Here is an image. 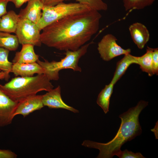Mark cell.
Instances as JSON below:
<instances>
[{
    "mask_svg": "<svg viewBox=\"0 0 158 158\" xmlns=\"http://www.w3.org/2000/svg\"><path fill=\"white\" fill-rule=\"evenodd\" d=\"M101 17L92 10L66 16L42 30L41 42L60 50H77L97 32Z\"/></svg>",
    "mask_w": 158,
    "mask_h": 158,
    "instance_id": "cell-1",
    "label": "cell"
},
{
    "mask_svg": "<svg viewBox=\"0 0 158 158\" xmlns=\"http://www.w3.org/2000/svg\"><path fill=\"white\" fill-rule=\"evenodd\" d=\"M147 102L140 101L135 107L120 115L121 120L120 127L114 137L109 142L99 143L89 140L84 141L82 145L98 149L97 158H111L116 155L121 150L122 146L141 133L142 130L139 120L141 111L148 105Z\"/></svg>",
    "mask_w": 158,
    "mask_h": 158,
    "instance_id": "cell-2",
    "label": "cell"
},
{
    "mask_svg": "<svg viewBox=\"0 0 158 158\" xmlns=\"http://www.w3.org/2000/svg\"><path fill=\"white\" fill-rule=\"evenodd\" d=\"M44 74L31 77H17L4 85L0 84V89L13 100L19 102L40 92L49 91L54 86Z\"/></svg>",
    "mask_w": 158,
    "mask_h": 158,
    "instance_id": "cell-3",
    "label": "cell"
},
{
    "mask_svg": "<svg viewBox=\"0 0 158 158\" xmlns=\"http://www.w3.org/2000/svg\"><path fill=\"white\" fill-rule=\"evenodd\" d=\"M93 43L92 42L84 44L76 51H66L65 56L60 61L49 62L44 59V61H42L39 59L37 62L44 69V74L50 80H57L59 79V73L61 70L70 69L74 71H82L81 68L78 66V62L87 52L89 45Z\"/></svg>",
    "mask_w": 158,
    "mask_h": 158,
    "instance_id": "cell-4",
    "label": "cell"
},
{
    "mask_svg": "<svg viewBox=\"0 0 158 158\" xmlns=\"http://www.w3.org/2000/svg\"><path fill=\"white\" fill-rule=\"evenodd\" d=\"M91 9L79 3L61 2L54 6H44L42 15L36 24L40 31L49 24L67 16L85 12Z\"/></svg>",
    "mask_w": 158,
    "mask_h": 158,
    "instance_id": "cell-5",
    "label": "cell"
},
{
    "mask_svg": "<svg viewBox=\"0 0 158 158\" xmlns=\"http://www.w3.org/2000/svg\"><path fill=\"white\" fill-rule=\"evenodd\" d=\"M40 31L36 24L19 18L15 33L20 44H30L40 47L42 44Z\"/></svg>",
    "mask_w": 158,
    "mask_h": 158,
    "instance_id": "cell-6",
    "label": "cell"
},
{
    "mask_svg": "<svg viewBox=\"0 0 158 158\" xmlns=\"http://www.w3.org/2000/svg\"><path fill=\"white\" fill-rule=\"evenodd\" d=\"M117 40L113 35L108 34L98 42L97 49L103 60L109 61L117 56L130 54L131 49L122 48L116 42Z\"/></svg>",
    "mask_w": 158,
    "mask_h": 158,
    "instance_id": "cell-7",
    "label": "cell"
},
{
    "mask_svg": "<svg viewBox=\"0 0 158 158\" xmlns=\"http://www.w3.org/2000/svg\"><path fill=\"white\" fill-rule=\"evenodd\" d=\"M18 103L11 99L0 89V127L11 123Z\"/></svg>",
    "mask_w": 158,
    "mask_h": 158,
    "instance_id": "cell-8",
    "label": "cell"
},
{
    "mask_svg": "<svg viewBox=\"0 0 158 158\" xmlns=\"http://www.w3.org/2000/svg\"><path fill=\"white\" fill-rule=\"evenodd\" d=\"M42 95H35L28 97L18 102L13 116L20 115L24 117L34 111L41 109L44 106Z\"/></svg>",
    "mask_w": 158,
    "mask_h": 158,
    "instance_id": "cell-9",
    "label": "cell"
},
{
    "mask_svg": "<svg viewBox=\"0 0 158 158\" xmlns=\"http://www.w3.org/2000/svg\"><path fill=\"white\" fill-rule=\"evenodd\" d=\"M42 102L44 106L49 108H61L75 113L79 112L78 110L67 105L63 101L61 97V88L59 85L42 95Z\"/></svg>",
    "mask_w": 158,
    "mask_h": 158,
    "instance_id": "cell-10",
    "label": "cell"
},
{
    "mask_svg": "<svg viewBox=\"0 0 158 158\" xmlns=\"http://www.w3.org/2000/svg\"><path fill=\"white\" fill-rule=\"evenodd\" d=\"M43 6L40 0H30L26 6L20 10L18 15L20 18L27 19L36 24L41 17Z\"/></svg>",
    "mask_w": 158,
    "mask_h": 158,
    "instance_id": "cell-11",
    "label": "cell"
},
{
    "mask_svg": "<svg viewBox=\"0 0 158 158\" xmlns=\"http://www.w3.org/2000/svg\"><path fill=\"white\" fill-rule=\"evenodd\" d=\"M129 30L133 42L139 49H143L150 37L147 27L142 23L136 22L130 26Z\"/></svg>",
    "mask_w": 158,
    "mask_h": 158,
    "instance_id": "cell-12",
    "label": "cell"
},
{
    "mask_svg": "<svg viewBox=\"0 0 158 158\" xmlns=\"http://www.w3.org/2000/svg\"><path fill=\"white\" fill-rule=\"evenodd\" d=\"M11 72L16 77H31L35 74H44V70L37 62L31 63H13Z\"/></svg>",
    "mask_w": 158,
    "mask_h": 158,
    "instance_id": "cell-13",
    "label": "cell"
},
{
    "mask_svg": "<svg viewBox=\"0 0 158 158\" xmlns=\"http://www.w3.org/2000/svg\"><path fill=\"white\" fill-rule=\"evenodd\" d=\"M34 45L30 44L22 45L20 51L16 52L12 60L13 63H31L36 62L39 56L35 52Z\"/></svg>",
    "mask_w": 158,
    "mask_h": 158,
    "instance_id": "cell-14",
    "label": "cell"
},
{
    "mask_svg": "<svg viewBox=\"0 0 158 158\" xmlns=\"http://www.w3.org/2000/svg\"><path fill=\"white\" fill-rule=\"evenodd\" d=\"M19 17L13 10H10L0 17V31L15 33Z\"/></svg>",
    "mask_w": 158,
    "mask_h": 158,
    "instance_id": "cell-15",
    "label": "cell"
},
{
    "mask_svg": "<svg viewBox=\"0 0 158 158\" xmlns=\"http://www.w3.org/2000/svg\"><path fill=\"white\" fill-rule=\"evenodd\" d=\"M133 63L137 64L135 56L130 54L124 55L117 62L116 70L111 83L114 85L125 74L129 66Z\"/></svg>",
    "mask_w": 158,
    "mask_h": 158,
    "instance_id": "cell-16",
    "label": "cell"
},
{
    "mask_svg": "<svg viewBox=\"0 0 158 158\" xmlns=\"http://www.w3.org/2000/svg\"><path fill=\"white\" fill-rule=\"evenodd\" d=\"M114 85L110 82L106 85L98 95L97 103L107 114L109 111L110 100L113 93Z\"/></svg>",
    "mask_w": 158,
    "mask_h": 158,
    "instance_id": "cell-17",
    "label": "cell"
},
{
    "mask_svg": "<svg viewBox=\"0 0 158 158\" xmlns=\"http://www.w3.org/2000/svg\"><path fill=\"white\" fill-rule=\"evenodd\" d=\"M153 48L147 47L146 52L140 56H136L137 64L143 72L147 73L150 76L153 75L152 68V53Z\"/></svg>",
    "mask_w": 158,
    "mask_h": 158,
    "instance_id": "cell-18",
    "label": "cell"
},
{
    "mask_svg": "<svg viewBox=\"0 0 158 158\" xmlns=\"http://www.w3.org/2000/svg\"><path fill=\"white\" fill-rule=\"evenodd\" d=\"M19 43L16 35L0 31V47L15 51L18 48Z\"/></svg>",
    "mask_w": 158,
    "mask_h": 158,
    "instance_id": "cell-19",
    "label": "cell"
},
{
    "mask_svg": "<svg viewBox=\"0 0 158 158\" xmlns=\"http://www.w3.org/2000/svg\"><path fill=\"white\" fill-rule=\"evenodd\" d=\"M156 0H123V5L126 11L140 10L152 5Z\"/></svg>",
    "mask_w": 158,
    "mask_h": 158,
    "instance_id": "cell-20",
    "label": "cell"
},
{
    "mask_svg": "<svg viewBox=\"0 0 158 158\" xmlns=\"http://www.w3.org/2000/svg\"><path fill=\"white\" fill-rule=\"evenodd\" d=\"M9 51L7 49L0 47V70L9 73L11 72L13 64L8 59Z\"/></svg>",
    "mask_w": 158,
    "mask_h": 158,
    "instance_id": "cell-21",
    "label": "cell"
},
{
    "mask_svg": "<svg viewBox=\"0 0 158 158\" xmlns=\"http://www.w3.org/2000/svg\"><path fill=\"white\" fill-rule=\"evenodd\" d=\"M79 3L85 5L91 9L97 11H106L108 9V5L102 0H74Z\"/></svg>",
    "mask_w": 158,
    "mask_h": 158,
    "instance_id": "cell-22",
    "label": "cell"
},
{
    "mask_svg": "<svg viewBox=\"0 0 158 158\" xmlns=\"http://www.w3.org/2000/svg\"><path fill=\"white\" fill-rule=\"evenodd\" d=\"M119 158H145L140 152L135 153L126 149L121 150L116 155Z\"/></svg>",
    "mask_w": 158,
    "mask_h": 158,
    "instance_id": "cell-23",
    "label": "cell"
},
{
    "mask_svg": "<svg viewBox=\"0 0 158 158\" xmlns=\"http://www.w3.org/2000/svg\"><path fill=\"white\" fill-rule=\"evenodd\" d=\"M152 68L153 75L158 74V48H153L152 53Z\"/></svg>",
    "mask_w": 158,
    "mask_h": 158,
    "instance_id": "cell-24",
    "label": "cell"
},
{
    "mask_svg": "<svg viewBox=\"0 0 158 158\" xmlns=\"http://www.w3.org/2000/svg\"><path fill=\"white\" fill-rule=\"evenodd\" d=\"M17 155L9 150H0V158H16Z\"/></svg>",
    "mask_w": 158,
    "mask_h": 158,
    "instance_id": "cell-25",
    "label": "cell"
},
{
    "mask_svg": "<svg viewBox=\"0 0 158 158\" xmlns=\"http://www.w3.org/2000/svg\"><path fill=\"white\" fill-rule=\"evenodd\" d=\"M8 2V0H0V17L7 13L6 6Z\"/></svg>",
    "mask_w": 158,
    "mask_h": 158,
    "instance_id": "cell-26",
    "label": "cell"
},
{
    "mask_svg": "<svg viewBox=\"0 0 158 158\" xmlns=\"http://www.w3.org/2000/svg\"><path fill=\"white\" fill-rule=\"evenodd\" d=\"M44 6H54L66 0H40Z\"/></svg>",
    "mask_w": 158,
    "mask_h": 158,
    "instance_id": "cell-27",
    "label": "cell"
},
{
    "mask_svg": "<svg viewBox=\"0 0 158 158\" xmlns=\"http://www.w3.org/2000/svg\"><path fill=\"white\" fill-rule=\"evenodd\" d=\"M30 0H8V2H11L14 4L16 8H20L24 3Z\"/></svg>",
    "mask_w": 158,
    "mask_h": 158,
    "instance_id": "cell-28",
    "label": "cell"
},
{
    "mask_svg": "<svg viewBox=\"0 0 158 158\" xmlns=\"http://www.w3.org/2000/svg\"><path fill=\"white\" fill-rule=\"evenodd\" d=\"M9 73L2 71L0 72V80L5 79L7 80L10 78Z\"/></svg>",
    "mask_w": 158,
    "mask_h": 158,
    "instance_id": "cell-29",
    "label": "cell"
}]
</instances>
